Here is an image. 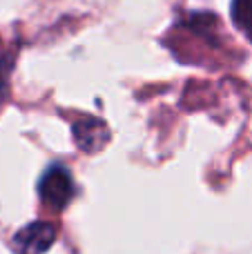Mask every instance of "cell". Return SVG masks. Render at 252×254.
Masks as SVG:
<instances>
[{"label": "cell", "instance_id": "3", "mask_svg": "<svg viewBox=\"0 0 252 254\" xmlns=\"http://www.w3.org/2000/svg\"><path fill=\"white\" fill-rule=\"evenodd\" d=\"M74 138L83 152L94 154L98 149H103V145L110 138V131H107V125L101 119H83L78 123H74Z\"/></svg>", "mask_w": 252, "mask_h": 254}, {"label": "cell", "instance_id": "5", "mask_svg": "<svg viewBox=\"0 0 252 254\" xmlns=\"http://www.w3.org/2000/svg\"><path fill=\"white\" fill-rule=\"evenodd\" d=\"M9 69H11V63H9L7 58H0V98L4 96V89H7Z\"/></svg>", "mask_w": 252, "mask_h": 254}, {"label": "cell", "instance_id": "4", "mask_svg": "<svg viewBox=\"0 0 252 254\" xmlns=\"http://www.w3.org/2000/svg\"><path fill=\"white\" fill-rule=\"evenodd\" d=\"M232 20L237 29L252 40V0H232Z\"/></svg>", "mask_w": 252, "mask_h": 254}, {"label": "cell", "instance_id": "2", "mask_svg": "<svg viewBox=\"0 0 252 254\" xmlns=\"http://www.w3.org/2000/svg\"><path fill=\"white\" fill-rule=\"evenodd\" d=\"M56 241V225L47 221H34L18 230L11 239L16 254H45Z\"/></svg>", "mask_w": 252, "mask_h": 254}, {"label": "cell", "instance_id": "1", "mask_svg": "<svg viewBox=\"0 0 252 254\" xmlns=\"http://www.w3.org/2000/svg\"><path fill=\"white\" fill-rule=\"evenodd\" d=\"M38 194L43 205L49 207L52 212L65 210L74 196V183H71L69 172L63 165H52L40 179Z\"/></svg>", "mask_w": 252, "mask_h": 254}]
</instances>
